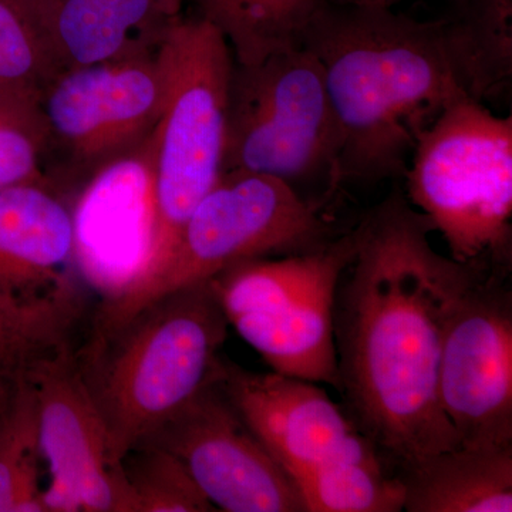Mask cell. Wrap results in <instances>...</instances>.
<instances>
[{
  "instance_id": "cell-1",
  "label": "cell",
  "mask_w": 512,
  "mask_h": 512,
  "mask_svg": "<svg viewBox=\"0 0 512 512\" xmlns=\"http://www.w3.org/2000/svg\"><path fill=\"white\" fill-rule=\"evenodd\" d=\"M353 232L333 312L339 393L397 473L460 447L440 406L441 348L457 306L494 266L439 254L433 224L400 191Z\"/></svg>"
},
{
  "instance_id": "cell-2",
  "label": "cell",
  "mask_w": 512,
  "mask_h": 512,
  "mask_svg": "<svg viewBox=\"0 0 512 512\" xmlns=\"http://www.w3.org/2000/svg\"><path fill=\"white\" fill-rule=\"evenodd\" d=\"M299 45L318 60L339 127L330 191L346 181L406 177L420 134L466 96L448 64L439 19L320 0Z\"/></svg>"
},
{
  "instance_id": "cell-3",
  "label": "cell",
  "mask_w": 512,
  "mask_h": 512,
  "mask_svg": "<svg viewBox=\"0 0 512 512\" xmlns=\"http://www.w3.org/2000/svg\"><path fill=\"white\" fill-rule=\"evenodd\" d=\"M228 326L210 279L160 296L116 325H92L74 346L116 463L210 382Z\"/></svg>"
},
{
  "instance_id": "cell-4",
  "label": "cell",
  "mask_w": 512,
  "mask_h": 512,
  "mask_svg": "<svg viewBox=\"0 0 512 512\" xmlns=\"http://www.w3.org/2000/svg\"><path fill=\"white\" fill-rule=\"evenodd\" d=\"M163 101L150 137V224L137 271L120 288L163 268L184 225L222 173L229 82L227 40L201 18H173L156 49Z\"/></svg>"
},
{
  "instance_id": "cell-5",
  "label": "cell",
  "mask_w": 512,
  "mask_h": 512,
  "mask_svg": "<svg viewBox=\"0 0 512 512\" xmlns=\"http://www.w3.org/2000/svg\"><path fill=\"white\" fill-rule=\"evenodd\" d=\"M218 379L306 512L403 511L399 474L318 384L251 372L224 356Z\"/></svg>"
},
{
  "instance_id": "cell-6",
  "label": "cell",
  "mask_w": 512,
  "mask_h": 512,
  "mask_svg": "<svg viewBox=\"0 0 512 512\" xmlns=\"http://www.w3.org/2000/svg\"><path fill=\"white\" fill-rule=\"evenodd\" d=\"M409 201L443 235L451 258L508 269L512 239V119L464 96L420 134Z\"/></svg>"
},
{
  "instance_id": "cell-7",
  "label": "cell",
  "mask_w": 512,
  "mask_h": 512,
  "mask_svg": "<svg viewBox=\"0 0 512 512\" xmlns=\"http://www.w3.org/2000/svg\"><path fill=\"white\" fill-rule=\"evenodd\" d=\"M330 235L319 202L306 200L293 185L272 175L224 171L188 218L163 268L144 284L111 293L92 325H116L148 302L242 262L316 251L332 241Z\"/></svg>"
},
{
  "instance_id": "cell-8",
  "label": "cell",
  "mask_w": 512,
  "mask_h": 512,
  "mask_svg": "<svg viewBox=\"0 0 512 512\" xmlns=\"http://www.w3.org/2000/svg\"><path fill=\"white\" fill-rule=\"evenodd\" d=\"M355 248L352 229L308 254L252 259L211 279L229 325L272 372L339 392L333 312Z\"/></svg>"
},
{
  "instance_id": "cell-9",
  "label": "cell",
  "mask_w": 512,
  "mask_h": 512,
  "mask_svg": "<svg viewBox=\"0 0 512 512\" xmlns=\"http://www.w3.org/2000/svg\"><path fill=\"white\" fill-rule=\"evenodd\" d=\"M339 127L318 60L301 45L232 67L224 171H249L291 185L326 174L332 181ZM295 187V185H293Z\"/></svg>"
},
{
  "instance_id": "cell-10",
  "label": "cell",
  "mask_w": 512,
  "mask_h": 512,
  "mask_svg": "<svg viewBox=\"0 0 512 512\" xmlns=\"http://www.w3.org/2000/svg\"><path fill=\"white\" fill-rule=\"evenodd\" d=\"M490 268L448 323L439 367L440 406L460 447H512V293Z\"/></svg>"
},
{
  "instance_id": "cell-11",
  "label": "cell",
  "mask_w": 512,
  "mask_h": 512,
  "mask_svg": "<svg viewBox=\"0 0 512 512\" xmlns=\"http://www.w3.org/2000/svg\"><path fill=\"white\" fill-rule=\"evenodd\" d=\"M161 101L156 52L57 73L37 96L47 146L93 174L147 140Z\"/></svg>"
},
{
  "instance_id": "cell-12",
  "label": "cell",
  "mask_w": 512,
  "mask_h": 512,
  "mask_svg": "<svg viewBox=\"0 0 512 512\" xmlns=\"http://www.w3.org/2000/svg\"><path fill=\"white\" fill-rule=\"evenodd\" d=\"M143 441L174 454L217 511L306 512L295 485L229 400L218 365L210 382Z\"/></svg>"
},
{
  "instance_id": "cell-13",
  "label": "cell",
  "mask_w": 512,
  "mask_h": 512,
  "mask_svg": "<svg viewBox=\"0 0 512 512\" xmlns=\"http://www.w3.org/2000/svg\"><path fill=\"white\" fill-rule=\"evenodd\" d=\"M40 453L49 463L45 512H137L123 466L111 457L106 430L77 372L72 340L37 360Z\"/></svg>"
},
{
  "instance_id": "cell-14",
  "label": "cell",
  "mask_w": 512,
  "mask_h": 512,
  "mask_svg": "<svg viewBox=\"0 0 512 512\" xmlns=\"http://www.w3.org/2000/svg\"><path fill=\"white\" fill-rule=\"evenodd\" d=\"M13 2L28 19L56 74L156 52L173 19L157 0Z\"/></svg>"
},
{
  "instance_id": "cell-15",
  "label": "cell",
  "mask_w": 512,
  "mask_h": 512,
  "mask_svg": "<svg viewBox=\"0 0 512 512\" xmlns=\"http://www.w3.org/2000/svg\"><path fill=\"white\" fill-rule=\"evenodd\" d=\"M74 251L73 212L45 181L0 190V288L23 301L73 291L62 268Z\"/></svg>"
},
{
  "instance_id": "cell-16",
  "label": "cell",
  "mask_w": 512,
  "mask_h": 512,
  "mask_svg": "<svg viewBox=\"0 0 512 512\" xmlns=\"http://www.w3.org/2000/svg\"><path fill=\"white\" fill-rule=\"evenodd\" d=\"M397 474L407 512L512 511V447H457Z\"/></svg>"
},
{
  "instance_id": "cell-17",
  "label": "cell",
  "mask_w": 512,
  "mask_h": 512,
  "mask_svg": "<svg viewBox=\"0 0 512 512\" xmlns=\"http://www.w3.org/2000/svg\"><path fill=\"white\" fill-rule=\"evenodd\" d=\"M439 19L451 72L470 99L497 103L512 86V0H448Z\"/></svg>"
},
{
  "instance_id": "cell-18",
  "label": "cell",
  "mask_w": 512,
  "mask_h": 512,
  "mask_svg": "<svg viewBox=\"0 0 512 512\" xmlns=\"http://www.w3.org/2000/svg\"><path fill=\"white\" fill-rule=\"evenodd\" d=\"M77 318L74 291L23 301L0 288V410L37 360L72 340Z\"/></svg>"
},
{
  "instance_id": "cell-19",
  "label": "cell",
  "mask_w": 512,
  "mask_h": 512,
  "mask_svg": "<svg viewBox=\"0 0 512 512\" xmlns=\"http://www.w3.org/2000/svg\"><path fill=\"white\" fill-rule=\"evenodd\" d=\"M227 40L234 62L255 64L299 45L320 0H192Z\"/></svg>"
},
{
  "instance_id": "cell-20",
  "label": "cell",
  "mask_w": 512,
  "mask_h": 512,
  "mask_svg": "<svg viewBox=\"0 0 512 512\" xmlns=\"http://www.w3.org/2000/svg\"><path fill=\"white\" fill-rule=\"evenodd\" d=\"M40 457L35 389L26 376L0 410V512H45Z\"/></svg>"
},
{
  "instance_id": "cell-21",
  "label": "cell",
  "mask_w": 512,
  "mask_h": 512,
  "mask_svg": "<svg viewBox=\"0 0 512 512\" xmlns=\"http://www.w3.org/2000/svg\"><path fill=\"white\" fill-rule=\"evenodd\" d=\"M121 466L137 512L217 511L184 464L164 448L138 443L121 460Z\"/></svg>"
},
{
  "instance_id": "cell-22",
  "label": "cell",
  "mask_w": 512,
  "mask_h": 512,
  "mask_svg": "<svg viewBox=\"0 0 512 512\" xmlns=\"http://www.w3.org/2000/svg\"><path fill=\"white\" fill-rule=\"evenodd\" d=\"M47 146L36 94L0 86V190L43 180Z\"/></svg>"
},
{
  "instance_id": "cell-23",
  "label": "cell",
  "mask_w": 512,
  "mask_h": 512,
  "mask_svg": "<svg viewBox=\"0 0 512 512\" xmlns=\"http://www.w3.org/2000/svg\"><path fill=\"white\" fill-rule=\"evenodd\" d=\"M56 73L18 5L0 0V86L39 96Z\"/></svg>"
},
{
  "instance_id": "cell-24",
  "label": "cell",
  "mask_w": 512,
  "mask_h": 512,
  "mask_svg": "<svg viewBox=\"0 0 512 512\" xmlns=\"http://www.w3.org/2000/svg\"><path fill=\"white\" fill-rule=\"evenodd\" d=\"M160 3L161 9L164 10L165 15L170 18L180 16L181 6H183V0H157Z\"/></svg>"
},
{
  "instance_id": "cell-25",
  "label": "cell",
  "mask_w": 512,
  "mask_h": 512,
  "mask_svg": "<svg viewBox=\"0 0 512 512\" xmlns=\"http://www.w3.org/2000/svg\"><path fill=\"white\" fill-rule=\"evenodd\" d=\"M338 2L355 3V5L387 6V8H393L394 3L400 2V0H338Z\"/></svg>"
}]
</instances>
